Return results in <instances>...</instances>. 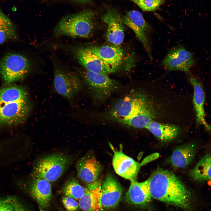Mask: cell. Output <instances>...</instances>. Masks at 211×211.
Listing matches in <instances>:
<instances>
[{
    "instance_id": "cell-23",
    "label": "cell",
    "mask_w": 211,
    "mask_h": 211,
    "mask_svg": "<svg viewBox=\"0 0 211 211\" xmlns=\"http://www.w3.org/2000/svg\"><path fill=\"white\" fill-rule=\"evenodd\" d=\"M188 174L195 181H211V154L207 153L202 156Z\"/></svg>"
},
{
    "instance_id": "cell-28",
    "label": "cell",
    "mask_w": 211,
    "mask_h": 211,
    "mask_svg": "<svg viewBox=\"0 0 211 211\" xmlns=\"http://www.w3.org/2000/svg\"><path fill=\"white\" fill-rule=\"evenodd\" d=\"M17 198L14 196L0 197V211H15V207Z\"/></svg>"
},
{
    "instance_id": "cell-30",
    "label": "cell",
    "mask_w": 211,
    "mask_h": 211,
    "mask_svg": "<svg viewBox=\"0 0 211 211\" xmlns=\"http://www.w3.org/2000/svg\"><path fill=\"white\" fill-rule=\"evenodd\" d=\"M15 209V211H29L18 199L16 202Z\"/></svg>"
},
{
    "instance_id": "cell-25",
    "label": "cell",
    "mask_w": 211,
    "mask_h": 211,
    "mask_svg": "<svg viewBox=\"0 0 211 211\" xmlns=\"http://www.w3.org/2000/svg\"><path fill=\"white\" fill-rule=\"evenodd\" d=\"M17 36L14 25L0 8V44L8 40L15 39Z\"/></svg>"
},
{
    "instance_id": "cell-22",
    "label": "cell",
    "mask_w": 211,
    "mask_h": 211,
    "mask_svg": "<svg viewBox=\"0 0 211 211\" xmlns=\"http://www.w3.org/2000/svg\"><path fill=\"white\" fill-rule=\"evenodd\" d=\"M146 128L160 141L164 143L174 139L180 132L179 127L176 125L159 123L152 120Z\"/></svg>"
},
{
    "instance_id": "cell-3",
    "label": "cell",
    "mask_w": 211,
    "mask_h": 211,
    "mask_svg": "<svg viewBox=\"0 0 211 211\" xmlns=\"http://www.w3.org/2000/svg\"><path fill=\"white\" fill-rule=\"evenodd\" d=\"M93 28L94 14L86 10L64 17L55 27L54 33L56 36L86 38L91 34Z\"/></svg>"
},
{
    "instance_id": "cell-21",
    "label": "cell",
    "mask_w": 211,
    "mask_h": 211,
    "mask_svg": "<svg viewBox=\"0 0 211 211\" xmlns=\"http://www.w3.org/2000/svg\"><path fill=\"white\" fill-rule=\"evenodd\" d=\"M197 147L195 144L189 143L176 148L173 152L170 158L173 166L183 168L189 165L195 158Z\"/></svg>"
},
{
    "instance_id": "cell-2",
    "label": "cell",
    "mask_w": 211,
    "mask_h": 211,
    "mask_svg": "<svg viewBox=\"0 0 211 211\" xmlns=\"http://www.w3.org/2000/svg\"><path fill=\"white\" fill-rule=\"evenodd\" d=\"M32 108L28 93L23 87L11 86L0 89V127L23 123Z\"/></svg>"
},
{
    "instance_id": "cell-15",
    "label": "cell",
    "mask_w": 211,
    "mask_h": 211,
    "mask_svg": "<svg viewBox=\"0 0 211 211\" xmlns=\"http://www.w3.org/2000/svg\"><path fill=\"white\" fill-rule=\"evenodd\" d=\"M76 167L78 178L86 184L97 181L102 171L101 165L91 155H86L79 159Z\"/></svg>"
},
{
    "instance_id": "cell-27",
    "label": "cell",
    "mask_w": 211,
    "mask_h": 211,
    "mask_svg": "<svg viewBox=\"0 0 211 211\" xmlns=\"http://www.w3.org/2000/svg\"><path fill=\"white\" fill-rule=\"evenodd\" d=\"M144 11H153L159 9L165 0H130Z\"/></svg>"
},
{
    "instance_id": "cell-11",
    "label": "cell",
    "mask_w": 211,
    "mask_h": 211,
    "mask_svg": "<svg viewBox=\"0 0 211 211\" xmlns=\"http://www.w3.org/2000/svg\"><path fill=\"white\" fill-rule=\"evenodd\" d=\"M109 145L113 152L112 164L116 173L130 181L136 180L140 164L123 153L122 144L119 150L115 149L110 143Z\"/></svg>"
},
{
    "instance_id": "cell-31",
    "label": "cell",
    "mask_w": 211,
    "mask_h": 211,
    "mask_svg": "<svg viewBox=\"0 0 211 211\" xmlns=\"http://www.w3.org/2000/svg\"><path fill=\"white\" fill-rule=\"evenodd\" d=\"M73 1L79 2V3H85L91 0H70Z\"/></svg>"
},
{
    "instance_id": "cell-1",
    "label": "cell",
    "mask_w": 211,
    "mask_h": 211,
    "mask_svg": "<svg viewBox=\"0 0 211 211\" xmlns=\"http://www.w3.org/2000/svg\"><path fill=\"white\" fill-rule=\"evenodd\" d=\"M152 198L191 211L194 199L193 194L172 172L158 167L148 179Z\"/></svg>"
},
{
    "instance_id": "cell-5",
    "label": "cell",
    "mask_w": 211,
    "mask_h": 211,
    "mask_svg": "<svg viewBox=\"0 0 211 211\" xmlns=\"http://www.w3.org/2000/svg\"><path fill=\"white\" fill-rule=\"evenodd\" d=\"M145 98L140 93H131L119 100L105 114L106 119L116 122L128 119L149 108Z\"/></svg>"
},
{
    "instance_id": "cell-6",
    "label": "cell",
    "mask_w": 211,
    "mask_h": 211,
    "mask_svg": "<svg viewBox=\"0 0 211 211\" xmlns=\"http://www.w3.org/2000/svg\"><path fill=\"white\" fill-rule=\"evenodd\" d=\"M83 77L89 93L96 100L106 101L120 87L118 82L107 75L86 70L84 73Z\"/></svg>"
},
{
    "instance_id": "cell-24",
    "label": "cell",
    "mask_w": 211,
    "mask_h": 211,
    "mask_svg": "<svg viewBox=\"0 0 211 211\" xmlns=\"http://www.w3.org/2000/svg\"><path fill=\"white\" fill-rule=\"evenodd\" d=\"M153 117L152 111L149 108L128 119L119 120L116 122L126 127L146 128Z\"/></svg>"
},
{
    "instance_id": "cell-29",
    "label": "cell",
    "mask_w": 211,
    "mask_h": 211,
    "mask_svg": "<svg viewBox=\"0 0 211 211\" xmlns=\"http://www.w3.org/2000/svg\"><path fill=\"white\" fill-rule=\"evenodd\" d=\"M62 201L65 208L68 211H74L78 208L79 204L72 198L65 196L62 198Z\"/></svg>"
},
{
    "instance_id": "cell-7",
    "label": "cell",
    "mask_w": 211,
    "mask_h": 211,
    "mask_svg": "<svg viewBox=\"0 0 211 211\" xmlns=\"http://www.w3.org/2000/svg\"><path fill=\"white\" fill-rule=\"evenodd\" d=\"M31 68V62L26 57L18 54L9 53L0 62V74L7 84L24 77Z\"/></svg>"
},
{
    "instance_id": "cell-12",
    "label": "cell",
    "mask_w": 211,
    "mask_h": 211,
    "mask_svg": "<svg viewBox=\"0 0 211 211\" xmlns=\"http://www.w3.org/2000/svg\"><path fill=\"white\" fill-rule=\"evenodd\" d=\"M101 19L107 26L106 35L108 41L118 46L122 43L124 38L123 18L115 9H108L102 16Z\"/></svg>"
},
{
    "instance_id": "cell-14",
    "label": "cell",
    "mask_w": 211,
    "mask_h": 211,
    "mask_svg": "<svg viewBox=\"0 0 211 211\" xmlns=\"http://www.w3.org/2000/svg\"><path fill=\"white\" fill-rule=\"evenodd\" d=\"M129 188L125 197L128 204L136 207L146 208L150 206L152 198L149 192V180L139 182L131 181Z\"/></svg>"
},
{
    "instance_id": "cell-9",
    "label": "cell",
    "mask_w": 211,
    "mask_h": 211,
    "mask_svg": "<svg viewBox=\"0 0 211 211\" xmlns=\"http://www.w3.org/2000/svg\"><path fill=\"white\" fill-rule=\"evenodd\" d=\"M54 84L57 92L69 99L72 98L82 87L80 80L75 73L57 66L54 69Z\"/></svg>"
},
{
    "instance_id": "cell-19",
    "label": "cell",
    "mask_w": 211,
    "mask_h": 211,
    "mask_svg": "<svg viewBox=\"0 0 211 211\" xmlns=\"http://www.w3.org/2000/svg\"><path fill=\"white\" fill-rule=\"evenodd\" d=\"M189 80L194 90L193 103L196 115V125L198 127L202 125L207 130L211 132V125L207 123L205 119V95L202 85L199 80L194 76H191Z\"/></svg>"
},
{
    "instance_id": "cell-18",
    "label": "cell",
    "mask_w": 211,
    "mask_h": 211,
    "mask_svg": "<svg viewBox=\"0 0 211 211\" xmlns=\"http://www.w3.org/2000/svg\"><path fill=\"white\" fill-rule=\"evenodd\" d=\"M72 49L79 63L86 70L107 75L110 74L102 60L89 47Z\"/></svg>"
},
{
    "instance_id": "cell-4",
    "label": "cell",
    "mask_w": 211,
    "mask_h": 211,
    "mask_svg": "<svg viewBox=\"0 0 211 211\" xmlns=\"http://www.w3.org/2000/svg\"><path fill=\"white\" fill-rule=\"evenodd\" d=\"M72 161L69 156L62 153L49 155L40 159L32 173L33 178H42L50 182L56 181L64 173Z\"/></svg>"
},
{
    "instance_id": "cell-20",
    "label": "cell",
    "mask_w": 211,
    "mask_h": 211,
    "mask_svg": "<svg viewBox=\"0 0 211 211\" xmlns=\"http://www.w3.org/2000/svg\"><path fill=\"white\" fill-rule=\"evenodd\" d=\"M31 195L43 209L49 207L52 194L50 182L42 178H33L30 185Z\"/></svg>"
},
{
    "instance_id": "cell-10",
    "label": "cell",
    "mask_w": 211,
    "mask_h": 211,
    "mask_svg": "<svg viewBox=\"0 0 211 211\" xmlns=\"http://www.w3.org/2000/svg\"><path fill=\"white\" fill-rule=\"evenodd\" d=\"M194 63L192 53L179 45L169 50L161 64L166 71L188 72Z\"/></svg>"
},
{
    "instance_id": "cell-17",
    "label": "cell",
    "mask_w": 211,
    "mask_h": 211,
    "mask_svg": "<svg viewBox=\"0 0 211 211\" xmlns=\"http://www.w3.org/2000/svg\"><path fill=\"white\" fill-rule=\"evenodd\" d=\"M102 182L100 179L94 183L86 184L84 193L79 200V206L81 210L84 211H101L102 210Z\"/></svg>"
},
{
    "instance_id": "cell-16",
    "label": "cell",
    "mask_w": 211,
    "mask_h": 211,
    "mask_svg": "<svg viewBox=\"0 0 211 211\" xmlns=\"http://www.w3.org/2000/svg\"><path fill=\"white\" fill-rule=\"evenodd\" d=\"M89 47L102 60L110 74L118 69L124 57L123 51L120 48L109 45Z\"/></svg>"
},
{
    "instance_id": "cell-26",
    "label": "cell",
    "mask_w": 211,
    "mask_h": 211,
    "mask_svg": "<svg viewBox=\"0 0 211 211\" xmlns=\"http://www.w3.org/2000/svg\"><path fill=\"white\" fill-rule=\"evenodd\" d=\"M65 196L79 200L85 192V188L83 187L74 179L71 178L67 181L62 189Z\"/></svg>"
},
{
    "instance_id": "cell-13",
    "label": "cell",
    "mask_w": 211,
    "mask_h": 211,
    "mask_svg": "<svg viewBox=\"0 0 211 211\" xmlns=\"http://www.w3.org/2000/svg\"><path fill=\"white\" fill-rule=\"evenodd\" d=\"M101 202L103 207L113 209L120 202L122 195V188L117 179L112 175H107L101 184Z\"/></svg>"
},
{
    "instance_id": "cell-8",
    "label": "cell",
    "mask_w": 211,
    "mask_h": 211,
    "mask_svg": "<svg viewBox=\"0 0 211 211\" xmlns=\"http://www.w3.org/2000/svg\"><path fill=\"white\" fill-rule=\"evenodd\" d=\"M123 19L124 24L134 32L152 61L151 36L153 30L151 27L144 20L142 13L136 10L128 11Z\"/></svg>"
},
{
    "instance_id": "cell-32",
    "label": "cell",
    "mask_w": 211,
    "mask_h": 211,
    "mask_svg": "<svg viewBox=\"0 0 211 211\" xmlns=\"http://www.w3.org/2000/svg\"><path fill=\"white\" fill-rule=\"evenodd\" d=\"M39 208L40 210V211H45L44 209H43L40 206H39Z\"/></svg>"
}]
</instances>
